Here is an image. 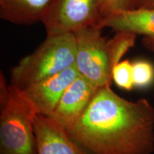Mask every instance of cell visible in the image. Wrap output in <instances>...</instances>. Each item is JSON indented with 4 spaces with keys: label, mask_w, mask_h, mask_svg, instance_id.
Listing matches in <instances>:
<instances>
[{
    "label": "cell",
    "mask_w": 154,
    "mask_h": 154,
    "mask_svg": "<svg viewBox=\"0 0 154 154\" xmlns=\"http://www.w3.org/2000/svg\"><path fill=\"white\" fill-rule=\"evenodd\" d=\"M67 132L86 154H152L154 107L146 99L128 101L102 86Z\"/></svg>",
    "instance_id": "cell-1"
},
{
    "label": "cell",
    "mask_w": 154,
    "mask_h": 154,
    "mask_svg": "<svg viewBox=\"0 0 154 154\" xmlns=\"http://www.w3.org/2000/svg\"><path fill=\"white\" fill-rule=\"evenodd\" d=\"M0 154H37L34 121L37 114L22 91L0 76Z\"/></svg>",
    "instance_id": "cell-2"
},
{
    "label": "cell",
    "mask_w": 154,
    "mask_h": 154,
    "mask_svg": "<svg viewBox=\"0 0 154 154\" xmlns=\"http://www.w3.org/2000/svg\"><path fill=\"white\" fill-rule=\"evenodd\" d=\"M74 34L47 36L32 53L22 58L11 72V83L23 89L75 64Z\"/></svg>",
    "instance_id": "cell-3"
},
{
    "label": "cell",
    "mask_w": 154,
    "mask_h": 154,
    "mask_svg": "<svg viewBox=\"0 0 154 154\" xmlns=\"http://www.w3.org/2000/svg\"><path fill=\"white\" fill-rule=\"evenodd\" d=\"M103 29L91 26L75 32V66L81 76L97 87L111 86L113 66Z\"/></svg>",
    "instance_id": "cell-4"
},
{
    "label": "cell",
    "mask_w": 154,
    "mask_h": 154,
    "mask_svg": "<svg viewBox=\"0 0 154 154\" xmlns=\"http://www.w3.org/2000/svg\"><path fill=\"white\" fill-rule=\"evenodd\" d=\"M102 20L101 0H53L41 23L51 36L100 27Z\"/></svg>",
    "instance_id": "cell-5"
},
{
    "label": "cell",
    "mask_w": 154,
    "mask_h": 154,
    "mask_svg": "<svg viewBox=\"0 0 154 154\" xmlns=\"http://www.w3.org/2000/svg\"><path fill=\"white\" fill-rule=\"evenodd\" d=\"M76 66L19 89L37 114L50 116L67 87L79 76Z\"/></svg>",
    "instance_id": "cell-6"
},
{
    "label": "cell",
    "mask_w": 154,
    "mask_h": 154,
    "mask_svg": "<svg viewBox=\"0 0 154 154\" xmlns=\"http://www.w3.org/2000/svg\"><path fill=\"white\" fill-rule=\"evenodd\" d=\"M98 88L79 75L63 92L50 117L69 131L85 111Z\"/></svg>",
    "instance_id": "cell-7"
},
{
    "label": "cell",
    "mask_w": 154,
    "mask_h": 154,
    "mask_svg": "<svg viewBox=\"0 0 154 154\" xmlns=\"http://www.w3.org/2000/svg\"><path fill=\"white\" fill-rule=\"evenodd\" d=\"M37 154H86L54 119L36 114L34 121Z\"/></svg>",
    "instance_id": "cell-8"
},
{
    "label": "cell",
    "mask_w": 154,
    "mask_h": 154,
    "mask_svg": "<svg viewBox=\"0 0 154 154\" xmlns=\"http://www.w3.org/2000/svg\"><path fill=\"white\" fill-rule=\"evenodd\" d=\"M100 27L142 36L143 47L154 54V9L137 8L121 11L103 19Z\"/></svg>",
    "instance_id": "cell-9"
},
{
    "label": "cell",
    "mask_w": 154,
    "mask_h": 154,
    "mask_svg": "<svg viewBox=\"0 0 154 154\" xmlns=\"http://www.w3.org/2000/svg\"><path fill=\"white\" fill-rule=\"evenodd\" d=\"M53 0H0V19L13 24L41 22Z\"/></svg>",
    "instance_id": "cell-10"
},
{
    "label": "cell",
    "mask_w": 154,
    "mask_h": 154,
    "mask_svg": "<svg viewBox=\"0 0 154 154\" xmlns=\"http://www.w3.org/2000/svg\"><path fill=\"white\" fill-rule=\"evenodd\" d=\"M107 41L110 60L113 68L121 61L127 51L134 47L137 35L126 31H119Z\"/></svg>",
    "instance_id": "cell-11"
},
{
    "label": "cell",
    "mask_w": 154,
    "mask_h": 154,
    "mask_svg": "<svg viewBox=\"0 0 154 154\" xmlns=\"http://www.w3.org/2000/svg\"><path fill=\"white\" fill-rule=\"evenodd\" d=\"M134 87L147 88L154 82V66L146 60H137L132 63Z\"/></svg>",
    "instance_id": "cell-12"
},
{
    "label": "cell",
    "mask_w": 154,
    "mask_h": 154,
    "mask_svg": "<svg viewBox=\"0 0 154 154\" xmlns=\"http://www.w3.org/2000/svg\"><path fill=\"white\" fill-rule=\"evenodd\" d=\"M112 79L119 88L131 91L134 87L132 63L126 59L116 64L112 71Z\"/></svg>",
    "instance_id": "cell-13"
},
{
    "label": "cell",
    "mask_w": 154,
    "mask_h": 154,
    "mask_svg": "<svg viewBox=\"0 0 154 154\" xmlns=\"http://www.w3.org/2000/svg\"><path fill=\"white\" fill-rule=\"evenodd\" d=\"M135 9H136L135 0H101V12L103 19L121 11Z\"/></svg>",
    "instance_id": "cell-14"
},
{
    "label": "cell",
    "mask_w": 154,
    "mask_h": 154,
    "mask_svg": "<svg viewBox=\"0 0 154 154\" xmlns=\"http://www.w3.org/2000/svg\"><path fill=\"white\" fill-rule=\"evenodd\" d=\"M136 9H154V0H135Z\"/></svg>",
    "instance_id": "cell-15"
}]
</instances>
